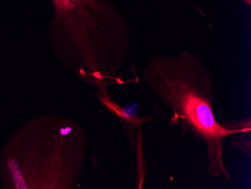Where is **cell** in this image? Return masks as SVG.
I'll return each instance as SVG.
<instances>
[{
  "label": "cell",
  "mask_w": 251,
  "mask_h": 189,
  "mask_svg": "<svg viewBox=\"0 0 251 189\" xmlns=\"http://www.w3.org/2000/svg\"><path fill=\"white\" fill-rule=\"evenodd\" d=\"M72 131L71 128H65V129H61V131H60V132H61L62 135H68L69 133L70 132V131Z\"/></svg>",
  "instance_id": "2"
},
{
  "label": "cell",
  "mask_w": 251,
  "mask_h": 189,
  "mask_svg": "<svg viewBox=\"0 0 251 189\" xmlns=\"http://www.w3.org/2000/svg\"><path fill=\"white\" fill-rule=\"evenodd\" d=\"M242 2H245V3L248 4V6H251V0H242Z\"/></svg>",
  "instance_id": "3"
},
{
  "label": "cell",
  "mask_w": 251,
  "mask_h": 189,
  "mask_svg": "<svg viewBox=\"0 0 251 189\" xmlns=\"http://www.w3.org/2000/svg\"><path fill=\"white\" fill-rule=\"evenodd\" d=\"M143 75L151 91L173 112L170 125H179L183 132L204 142L209 176L230 181L223 159L224 140L251 128L231 129L218 123L213 108L212 74L205 65L185 50L151 57Z\"/></svg>",
  "instance_id": "1"
}]
</instances>
